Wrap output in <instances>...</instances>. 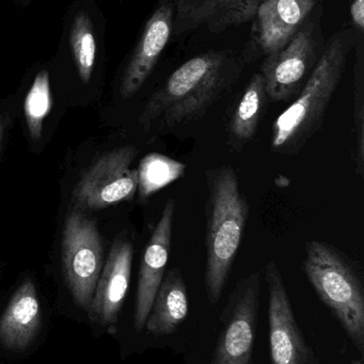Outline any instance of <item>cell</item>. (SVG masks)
I'll list each match as a JSON object with an SVG mask.
<instances>
[{
  "mask_svg": "<svg viewBox=\"0 0 364 364\" xmlns=\"http://www.w3.org/2000/svg\"><path fill=\"white\" fill-rule=\"evenodd\" d=\"M241 55L229 50L200 53L180 65L154 92L141 113L145 132H169L201 119L239 81Z\"/></svg>",
  "mask_w": 364,
  "mask_h": 364,
  "instance_id": "cell-1",
  "label": "cell"
},
{
  "mask_svg": "<svg viewBox=\"0 0 364 364\" xmlns=\"http://www.w3.org/2000/svg\"><path fill=\"white\" fill-rule=\"evenodd\" d=\"M357 38L354 30L348 29L337 32L327 41L305 87L274 123L271 149L275 153L296 155L322 127Z\"/></svg>",
  "mask_w": 364,
  "mask_h": 364,
  "instance_id": "cell-2",
  "label": "cell"
},
{
  "mask_svg": "<svg viewBox=\"0 0 364 364\" xmlns=\"http://www.w3.org/2000/svg\"><path fill=\"white\" fill-rule=\"evenodd\" d=\"M207 264L205 290L209 304L219 301L245 232L249 203L230 166L207 172Z\"/></svg>",
  "mask_w": 364,
  "mask_h": 364,
  "instance_id": "cell-3",
  "label": "cell"
},
{
  "mask_svg": "<svg viewBox=\"0 0 364 364\" xmlns=\"http://www.w3.org/2000/svg\"><path fill=\"white\" fill-rule=\"evenodd\" d=\"M303 269L321 301L363 356L364 289L356 265L335 246L312 240L306 244Z\"/></svg>",
  "mask_w": 364,
  "mask_h": 364,
  "instance_id": "cell-4",
  "label": "cell"
},
{
  "mask_svg": "<svg viewBox=\"0 0 364 364\" xmlns=\"http://www.w3.org/2000/svg\"><path fill=\"white\" fill-rule=\"evenodd\" d=\"M320 11L303 23L296 36L277 53L264 58L260 74L273 102L296 97L307 83L322 55Z\"/></svg>",
  "mask_w": 364,
  "mask_h": 364,
  "instance_id": "cell-5",
  "label": "cell"
},
{
  "mask_svg": "<svg viewBox=\"0 0 364 364\" xmlns=\"http://www.w3.org/2000/svg\"><path fill=\"white\" fill-rule=\"evenodd\" d=\"M64 274L77 305L89 309L103 267L104 247L95 222L79 210L66 220L62 239Z\"/></svg>",
  "mask_w": 364,
  "mask_h": 364,
  "instance_id": "cell-6",
  "label": "cell"
},
{
  "mask_svg": "<svg viewBox=\"0 0 364 364\" xmlns=\"http://www.w3.org/2000/svg\"><path fill=\"white\" fill-rule=\"evenodd\" d=\"M260 292V272L237 282L220 318L222 331L211 364H251Z\"/></svg>",
  "mask_w": 364,
  "mask_h": 364,
  "instance_id": "cell-7",
  "label": "cell"
},
{
  "mask_svg": "<svg viewBox=\"0 0 364 364\" xmlns=\"http://www.w3.org/2000/svg\"><path fill=\"white\" fill-rule=\"evenodd\" d=\"M138 151L132 145L103 155L77 184L74 203L80 210H100L134 198L138 173L130 168Z\"/></svg>",
  "mask_w": 364,
  "mask_h": 364,
  "instance_id": "cell-8",
  "label": "cell"
},
{
  "mask_svg": "<svg viewBox=\"0 0 364 364\" xmlns=\"http://www.w3.org/2000/svg\"><path fill=\"white\" fill-rule=\"evenodd\" d=\"M269 352L271 364H321L299 328L281 271L275 260L267 263Z\"/></svg>",
  "mask_w": 364,
  "mask_h": 364,
  "instance_id": "cell-9",
  "label": "cell"
},
{
  "mask_svg": "<svg viewBox=\"0 0 364 364\" xmlns=\"http://www.w3.org/2000/svg\"><path fill=\"white\" fill-rule=\"evenodd\" d=\"M321 0H262L254 14L245 64L269 57L288 44L320 6Z\"/></svg>",
  "mask_w": 364,
  "mask_h": 364,
  "instance_id": "cell-10",
  "label": "cell"
},
{
  "mask_svg": "<svg viewBox=\"0 0 364 364\" xmlns=\"http://www.w3.org/2000/svg\"><path fill=\"white\" fill-rule=\"evenodd\" d=\"M175 213V200L169 199L141 259L135 304L134 324L137 331H142L145 327L152 304L166 274L172 241Z\"/></svg>",
  "mask_w": 364,
  "mask_h": 364,
  "instance_id": "cell-11",
  "label": "cell"
},
{
  "mask_svg": "<svg viewBox=\"0 0 364 364\" xmlns=\"http://www.w3.org/2000/svg\"><path fill=\"white\" fill-rule=\"evenodd\" d=\"M172 36H186L199 29L222 33L252 21L262 0H172Z\"/></svg>",
  "mask_w": 364,
  "mask_h": 364,
  "instance_id": "cell-12",
  "label": "cell"
},
{
  "mask_svg": "<svg viewBox=\"0 0 364 364\" xmlns=\"http://www.w3.org/2000/svg\"><path fill=\"white\" fill-rule=\"evenodd\" d=\"M175 6L172 0H160L145 23L134 53L124 70L120 94L123 98L134 96L153 72L172 36Z\"/></svg>",
  "mask_w": 364,
  "mask_h": 364,
  "instance_id": "cell-13",
  "label": "cell"
},
{
  "mask_svg": "<svg viewBox=\"0 0 364 364\" xmlns=\"http://www.w3.org/2000/svg\"><path fill=\"white\" fill-rule=\"evenodd\" d=\"M132 257L130 240L120 237L113 242L88 309L94 323L109 326L117 322L130 287Z\"/></svg>",
  "mask_w": 364,
  "mask_h": 364,
  "instance_id": "cell-14",
  "label": "cell"
},
{
  "mask_svg": "<svg viewBox=\"0 0 364 364\" xmlns=\"http://www.w3.org/2000/svg\"><path fill=\"white\" fill-rule=\"evenodd\" d=\"M41 324V308L36 286L25 280L15 291L0 318V342L8 350L21 352L30 346Z\"/></svg>",
  "mask_w": 364,
  "mask_h": 364,
  "instance_id": "cell-15",
  "label": "cell"
},
{
  "mask_svg": "<svg viewBox=\"0 0 364 364\" xmlns=\"http://www.w3.org/2000/svg\"><path fill=\"white\" fill-rule=\"evenodd\" d=\"M187 314V287L181 269L172 267L165 274L145 326L157 337L171 335L186 320Z\"/></svg>",
  "mask_w": 364,
  "mask_h": 364,
  "instance_id": "cell-16",
  "label": "cell"
},
{
  "mask_svg": "<svg viewBox=\"0 0 364 364\" xmlns=\"http://www.w3.org/2000/svg\"><path fill=\"white\" fill-rule=\"evenodd\" d=\"M269 100L264 79L254 74L235 104L228 123V143L235 153L241 151L256 136Z\"/></svg>",
  "mask_w": 364,
  "mask_h": 364,
  "instance_id": "cell-17",
  "label": "cell"
},
{
  "mask_svg": "<svg viewBox=\"0 0 364 364\" xmlns=\"http://www.w3.org/2000/svg\"><path fill=\"white\" fill-rule=\"evenodd\" d=\"M186 164L160 154L145 156L139 164L138 192L141 199L149 198L154 193L177 181L185 174Z\"/></svg>",
  "mask_w": 364,
  "mask_h": 364,
  "instance_id": "cell-18",
  "label": "cell"
},
{
  "mask_svg": "<svg viewBox=\"0 0 364 364\" xmlns=\"http://www.w3.org/2000/svg\"><path fill=\"white\" fill-rule=\"evenodd\" d=\"M71 45L79 77L88 83L95 64L96 43L89 15L83 11L77 13L73 21Z\"/></svg>",
  "mask_w": 364,
  "mask_h": 364,
  "instance_id": "cell-19",
  "label": "cell"
},
{
  "mask_svg": "<svg viewBox=\"0 0 364 364\" xmlns=\"http://www.w3.org/2000/svg\"><path fill=\"white\" fill-rule=\"evenodd\" d=\"M51 106L53 100L49 75L47 70H41L36 75L24 105L26 123L32 140L38 141L42 136L43 123L51 112Z\"/></svg>",
  "mask_w": 364,
  "mask_h": 364,
  "instance_id": "cell-20",
  "label": "cell"
},
{
  "mask_svg": "<svg viewBox=\"0 0 364 364\" xmlns=\"http://www.w3.org/2000/svg\"><path fill=\"white\" fill-rule=\"evenodd\" d=\"M356 58L354 66V132H355V164L356 173L363 176L364 173V38L358 36Z\"/></svg>",
  "mask_w": 364,
  "mask_h": 364,
  "instance_id": "cell-21",
  "label": "cell"
},
{
  "mask_svg": "<svg viewBox=\"0 0 364 364\" xmlns=\"http://www.w3.org/2000/svg\"><path fill=\"white\" fill-rule=\"evenodd\" d=\"M350 19L353 30L358 36H363L364 32V0H350Z\"/></svg>",
  "mask_w": 364,
  "mask_h": 364,
  "instance_id": "cell-22",
  "label": "cell"
},
{
  "mask_svg": "<svg viewBox=\"0 0 364 364\" xmlns=\"http://www.w3.org/2000/svg\"><path fill=\"white\" fill-rule=\"evenodd\" d=\"M4 121L2 117H0V144H1L2 136H4Z\"/></svg>",
  "mask_w": 364,
  "mask_h": 364,
  "instance_id": "cell-23",
  "label": "cell"
}]
</instances>
